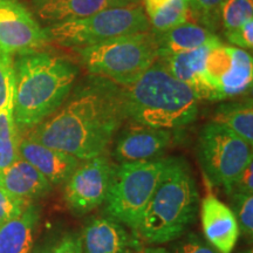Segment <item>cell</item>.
I'll use <instances>...</instances> for the list:
<instances>
[{
  "instance_id": "9a60e30c",
  "label": "cell",
  "mask_w": 253,
  "mask_h": 253,
  "mask_svg": "<svg viewBox=\"0 0 253 253\" xmlns=\"http://www.w3.org/2000/svg\"><path fill=\"white\" fill-rule=\"evenodd\" d=\"M214 46L217 45H205L190 52L158 60L166 65L172 77L194 91L198 100L217 101L216 94L205 75V59L210 49Z\"/></svg>"
},
{
  "instance_id": "9c48e42d",
  "label": "cell",
  "mask_w": 253,
  "mask_h": 253,
  "mask_svg": "<svg viewBox=\"0 0 253 253\" xmlns=\"http://www.w3.org/2000/svg\"><path fill=\"white\" fill-rule=\"evenodd\" d=\"M116 167L106 155L81 161L66 181L65 199L74 214H86L104 203Z\"/></svg>"
},
{
  "instance_id": "277c9868",
  "label": "cell",
  "mask_w": 253,
  "mask_h": 253,
  "mask_svg": "<svg viewBox=\"0 0 253 253\" xmlns=\"http://www.w3.org/2000/svg\"><path fill=\"white\" fill-rule=\"evenodd\" d=\"M198 197L188 163L179 157H167L160 181L134 233L147 244H166L182 238L195 221Z\"/></svg>"
},
{
  "instance_id": "7a4b0ae2",
  "label": "cell",
  "mask_w": 253,
  "mask_h": 253,
  "mask_svg": "<svg viewBox=\"0 0 253 253\" xmlns=\"http://www.w3.org/2000/svg\"><path fill=\"white\" fill-rule=\"evenodd\" d=\"M13 68V116L19 131L30 130L55 113L79 75L68 60L42 52L19 54Z\"/></svg>"
},
{
  "instance_id": "d6a6232c",
  "label": "cell",
  "mask_w": 253,
  "mask_h": 253,
  "mask_svg": "<svg viewBox=\"0 0 253 253\" xmlns=\"http://www.w3.org/2000/svg\"><path fill=\"white\" fill-rule=\"evenodd\" d=\"M144 253H169V251L163 248H147L144 250Z\"/></svg>"
},
{
  "instance_id": "83f0119b",
  "label": "cell",
  "mask_w": 253,
  "mask_h": 253,
  "mask_svg": "<svg viewBox=\"0 0 253 253\" xmlns=\"http://www.w3.org/2000/svg\"><path fill=\"white\" fill-rule=\"evenodd\" d=\"M31 204V201L14 197L6 190L0 188V226L19 216Z\"/></svg>"
},
{
  "instance_id": "8fae6325",
  "label": "cell",
  "mask_w": 253,
  "mask_h": 253,
  "mask_svg": "<svg viewBox=\"0 0 253 253\" xmlns=\"http://www.w3.org/2000/svg\"><path fill=\"white\" fill-rule=\"evenodd\" d=\"M46 31L17 0H0V52L23 54L45 46Z\"/></svg>"
},
{
  "instance_id": "2e32d148",
  "label": "cell",
  "mask_w": 253,
  "mask_h": 253,
  "mask_svg": "<svg viewBox=\"0 0 253 253\" xmlns=\"http://www.w3.org/2000/svg\"><path fill=\"white\" fill-rule=\"evenodd\" d=\"M82 253H131L126 227L110 217L91 218L81 235Z\"/></svg>"
},
{
  "instance_id": "d6986e66",
  "label": "cell",
  "mask_w": 253,
  "mask_h": 253,
  "mask_svg": "<svg viewBox=\"0 0 253 253\" xmlns=\"http://www.w3.org/2000/svg\"><path fill=\"white\" fill-rule=\"evenodd\" d=\"M0 188L14 197L32 201L46 195L52 184L32 164L19 156L11 166L0 171Z\"/></svg>"
},
{
  "instance_id": "d4e9b609",
  "label": "cell",
  "mask_w": 253,
  "mask_h": 253,
  "mask_svg": "<svg viewBox=\"0 0 253 253\" xmlns=\"http://www.w3.org/2000/svg\"><path fill=\"white\" fill-rule=\"evenodd\" d=\"M221 2L223 0H189L190 17L213 32L220 21Z\"/></svg>"
},
{
  "instance_id": "7c38bea8",
  "label": "cell",
  "mask_w": 253,
  "mask_h": 253,
  "mask_svg": "<svg viewBox=\"0 0 253 253\" xmlns=\"http://www.w3.org/2000/svg\"><path fill=\"white\" fill-rule=\"evenodd\" d=\"M113 158L118 164L148 162L162 157L172 143V130L129 121L119 129Z\"/></svg>"
},
{
  "instance_id": "4fadbf2b",
  "label": "cell",
  "mask_w": 253,
  "mask_h": 253,
  "mask_svg": "<svg viewBox=\"0 0 253 253\" xmlns=\"http://www.w3.org/2000/svg\"><path fill=\"white\" fill-rule=\"evenodd\" d=\"M202 225L205 238L220 253H231L239 238V225L232 210L213 195L202 202Z\"/></svg>"
},
{
  "instance_id": "e0dca14e",
  "label": "cell",
  "mask_w": 253,
  "mask_h": 253,
  "mask_svg": "<svg viewBox=\"0 0 253 253\" xmlns=\"http://www.w3.org/2000/svg\"><path fill=\"white\" fill-rule=\"evenodd\" d=\"M155 32L158 59L181 54L205 45H219L221 41L212 31L202 25L186 21L164 32Z\"/></svg>"
},
{
  "instance_id": "ba28073f",
  "label": "cell",
  "mask_w": 253,
  "mask_h": 253,
  "mask_svg": "<svg viewBox=\"0 0 253 253\" xmlns=\"http://www.w3.org/2000/svg\"><path fill=\"white\" fill-rule=\"evenodd\" d=\"M197 156L209 182L229 195L240 173L252 163L251 145L225 126L213 121L199 132Z\"/></svg>"
},
{
  "instance_id": "1f68e13d",
  "label": "cell",
  "mask_w": 253,
  "mask_h": 253,
  "mask_svg": "<svg viewBox=\"0 0 253 253\" xmlns=\"http://www.w3.org/2000/svg\"><path fill=\"white\" fill-rule=\"evenodd\" d=\"M50 253H82L81 236L71 235L65 237Z\"/></svg>"
},
{
  "instance_id": "836d02e7",
  "label": "cell",
  "mask_w": 253,
  "mask_h": 253,
  "mask_svg": "<svg viewBox=\"0 0 253 253\" xmlns=\"http://www.w3.org/2000/svg\"><path fill=\"white\" fill-rule=\"evenodd\" d=\"M40 1H41V0H40Z\"/></svg>"
},
{
  "instance_id": "4dcf8cb0",
  "label": "cell",
  "mask_w": 253,
  "mask_h": 253,
  "mask_svg": "<svg viewBox=\"0 0 253 253\" xmlns=\"http://www.w3.org/2000/svg\"><path fill=\"white\" fill-rule=\"evenodd\" d=\"M252 163L244 169V171L240 173L237 181L231 189V194L233 192H240V194H251L253 192V175H252Z\"/></svg>"
},
{
  "instance_id": "ffe728a7",
  "label": "cell",
  "mask_w": 253,
  "mask_h": 253,
  "mask_svg": "<svg viewBox=\"0 0 253 253\" xmlns=\"http://www.w3.org/2000/svg\"><path fill=\"white\" fill-rule=\"evenodd\" d=\"M39 212L33 204L0 226V253H31Z\"/></svg>"
},
{
  "instance_id": "8992f818",
  "label": "cell",
  "mask_w": 253,
  "mask_h": 253,
  "mask_svg": "<svg viewBox=\"0 0 253 253\" xmlns=\"http://www.w3.org/2000/svg\"><path fill=\"white\" fill-rule=\"evenodd\" d=\"M140 4L113 7L88 18L52 24L46 28L47 40L68 48H84L115 38L149 30Z\"/></svg>"
},
{
  "instance_id": "603a6c76",
  "label": "cell",
  "mask_w": 253,
  "mask_h": 253,
  "mask_svg": "<svg viewBox=\"0 0 253 253\" xmlns=\"http://www.w3.org/2000/svg\"><path fill=\"white\" fill-rule=\"evenodd\" d=\"M19 130L14 122L13 103L0 112V171L19 158Z\"/></svg>"
},
{
  "instance_id": "4316f807",
  "label": "cell",
  "mask_w": 253,
  "mask_h": 253,
  "mask_svg": "<svg viewBox=\"0 0 253 253\" xmlns=\"http://www.w3.org/2000/svg\"><path fill=\"white\" fill-rule=\"evenodd\" d=\"M14 101V68L12 56L0 52V112Z\"/></svg>"
},
{
  "instance_id": "5b68a950",
  "label": "cell",
  "mask_w": 253,
  "mask_h": 253,
  "mask_svg": "<svg viewBox=\"0 0 253 253\" xmlns=\"http://www.w3.org/2000/svg\"><path fill=\"white\" fill-rule=\"evenodd\" d=\"M77 52L88 72L118 86L137 80L158 59L154 31H144L79 48Z\"/></svg>"
},
{
  "instance_id": "cb8c5ba5",
  "label": "cell",
  "mask_w": 253,
  "mask_h": 253,
  "mask_svg": "<svg viewBox=\"0 0 253 253\" xmlns=\"http://www.w3.org/2000/svg\"><path fill=\"white\" fill-rule=\"evenodd\" d=\"M252 0H223L220 7V20L225 32L239 28L249 19H252Z\"/></svg>"
},
{
  "instance_id": "ac0fdd59",
  "label": "cell",
  "mask_w": 253,
  "mask_h": 253,
  "mask_svg": "<svg viewBox=\"0 0 253 253\" xmlns=\"http://www.w3.org/2000/svg\"><path fill=\"white\" fill-rule=\"evenodd\" d=\"M140 4V0H41L38 13L42 20L56 24L88 18L104 9Z\"/></svg>"
},
{
  "instance_id": "44dd1931",
  "label": "cell",
  "mask_w": 253,
  "mask_h": 253,
  "mask_svg": "<svg viewBox=\"0 0 253 253\" xmlns=\"http://www.w3.org/2000/svg\"><path fill=\"white\" fill-rule=\"evenodd\" d=\"M144 12L154 31L164 32L189 21V0H144Z\"/></svg>"
},
{
  "instance_id": "52a82bcc",
  "label": "cell",
  "mask_w": 253,
  "mask_h": 253,
  "mask_svg": "<svg viewBox=\"0 0 253 253\" xmlns=\"http://www.w3.org/2000/svg\"><path fill=\"white\" fill-rule=\"evenodd\" d=\"M166 162L167 158L161 157L148 162L118 164L104 201L107 216L135 231Z\"/></svg>"
},
{
  "instance_id": "5bb4252c",
  "label": "cell",
  "mask_w": 253,
  "mask_h": 253,
  "mask_svg": "<svg viewBox=\"0 0 253 253\" xmlns=\"http://www.w3.org/2000/svg\"><path fill=\"white\" fill-rule=\"evenodd\" d=\"M19 156L32 164L50 184L66 183L81 161L63 151L38 143L25 136L19 138Z\"/></svg>"
},
{
  "instance_id": "484cf974",
  "label": "cell",
  "mask_w": 253,
  "mask_h": 253,
  "mask_svg": "<svg viewBox=\"0 0 253 253\" xmlns=\"http://www.w3.org/2000/svg\"><path fill=\"white\" fill-rule=\"evenodd\" d=\"M231 210L238 221L239 230L249 237L253 233V195L233 192L231 194Z\"/></svg>"
},
{
  "instance_id": "f546056e",
  "label": "cell",
  "mask_w": 253,
  "mask_h": 253,
  "mask_svg": "<svg viewBox=\"0 0 253 253\" xmlns=\"http://www.w3.org/2000/svg\"><path fill=\"white\" fill-rule=\"evenodd\" d=\"M227 39L231 43L238 46L239 48H250L253 47V19H249L244 25L236 30L225 32Z\"/></svg>"
},
{
  "instance_id": "30bf717a",
  "label": "cell",
  "mask_w": 253,
  "mask_h": 253,
  "mask_svg": "<svg viewBox=\"0 0 253 253\" xmlns=\"http://www.w3.org/2000/svg\"><path fill=\"white\" fill-rule=\"evenodd\" d=\"M205 75L217 101L238 96L252 87V56L244 49L220 43L208 53Z\"/></svg>"
},
{
  "instance_id": "f1b7e54d",
  "label": "cell",
  "mask_w": 253,
  "mask_h": 253,
  "mask_svg": "<svg viewBox=\"0 0 253 253\" xmlns=\"http://www.w3.org/2000/svg\"><path fill=\"white\" fill-rule=\"evenodd\" d=\"M170 253V252H169ZM171 253H220L217 249H214L207 239L190 233L184 238L179 240L172 249Z\"/></svg>"
},
{
  "instance_id": "6da1fadb",
  "label": "cell",
  "mask_w": 253,
  "mask_h": 253,
  "mask_svg": "<svg viewBox=\"0 0 253 253\" xmlns=\"http://www.w3.org/2000/svg\"><path fill=\"white\" fill-rule=\"evenodd\" d=\"M125 121L118 84L93 75L26 137L84 161L104 154Z\"/></svg>"
},
{
  "instance_id": "7402d4cb",
  "label": "cell",
  "mask_w": 253,
  "mask_h": 253,
  "mask_svg": "<svg viewBox=\"0 0 253 253\" xmlns=\"http://www.w3.org/2000/svg\"><path fill=\"white\" fill-rule=\"evenodd\" d=\"M213 122L225 126L246 143H253V104L251 100L242 102L220 103L216 109Z\"/></svg>"
},
{
  "instance_id": "3957f363",
  "label": "cell",
  "mask_w": 253,
  "mask_h": 253,
  "mask_svg": "<svg viewBox=\"0 0 253 253\" xmlns=\"http://www.w3.org/2000/svg\"><path fill=\"white\" fill-rule=\"evenodd\" d=\"M126 120L155 128L175 129L191 125L198 115V99L156 60L137 80L119 86Z\"/></svg>"
}]
</instances>
